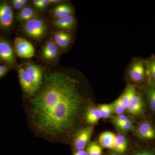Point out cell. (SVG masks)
<instances>
[{
  "label": "cell",
  "instance_id": "cell-14",
  "mask_svg": "<svg viewBox=\"0 0 155 155\" xmlns=\"http://www.w3.org/2000/svg\"><path fill=\"white\" fill-rule=\"evenodd\" d=\"M58 54V46L54 41L49 40L46 43L42 50L43 57L47 60H54L57 58Z\"/></svg>",
  "mask_w": 155,
  "mask_h": 155
},
{
  "label": "cell",
  "instance_id": "cell-16",
  "mask_svg": "<svg viewBox=\"0 0 155 155\" xmlns=\"http://www.w3.org/2000/svg\"><path fill=\"white\" fill-rule=\"evenodd\" d=\"M54 25L61 29L69 30L74 28L75 24V19L73 15L57 19L53 22Z\"/></svg>",
  "mask_w": 155,
  "mask_h": 155
},
{
  "label": "cell",
  "instance_id": "cell-5",
  "mask_svg": "<svg viewBox=\"0 0 155 155\" xmlns=\"http://www.w3.org/2000/svg\"><path fill=\"white\" fill-rule=\"evenodd\" d=\"M145 103L142 91L136 90L135 93L127 106V110L129 114L134 116H141L145 112Z\"/></svg>",
  "mask_w": 155,
  "mask_h": 155
},
{
  "label": "cell",
  "instance_id": "cell-24",
  "mask_svg": "<svg viewBox=\"0 0 155 155\" xmlns=\"http://www.w3.org/2000/svg\"><path fill=\"white\" fill-rule=\"evenodd\" d=\"M87 151L88 155H102V149L98 143L92 142L89 144Z\"/></svg>",
  "mask_w": 155,
  "mask_h": 155
},
{
  "label": "cell",
  "instance_id": "cell-9",
  "mask_svg": "<svg viewBox=\"0 0 155 155\" xmlns=\"http://www.w3.org/2000/svg\"><path fill=\"white\" fill-rule=\"evenodd\" d=\"M145 105L151 114L155 115V85L148 84L141 90Z\"/></svg>",
  "mask_w": 155,
  "mask_h": 155
},
{
  "label": "cell",
  "instance_id": "cell-11",
  "mask_svg": "<svg viewBox=\"0 0 155 155\" xmlns=\"http://www.w3.org/2000/svg\"><path fill=\"white\" fill-rule=\"evenodd\" d=\"M0 58L10 65L15 63V58L13 49L8 41L0 40Z\"/></svg>",
  "mask_w": 155,
  "mask_h": 155
},
{
  "label": "cell",
  "instance_id": "cell-3",
  "mask_svg": "<svg viewBox=\"0 0 155 155\" xmlns=\"http://www.w3.org/2000/svg\"><path fill=\"white\" fill-rule=\"evenodd\" d=\"M135 135L147 142H155V125L149 119H143L139 122L134 129Z\"/></svg>",
  "mask_w": 155,
  "mask_h": 155
},
{
  "label": "cell",
  "instance_id": "cell-7",
  "mask_svg": "<svg viewBox=\"0 0 155 155\" xmlns=\"http://www.w3.org/2000/svg\"><path fill=\"white\" fill-rule=\"evenodd\" d=\"M14 20V13L11 6L7 2L0 4V26L4 28L11 27Z\"/></svg>",
  "mask_w": 155,
  "mask_h": 155
},
{
  "label": "cell",
  "instance_id": "cell-29",
  "mask_svg": "<svg viewBox=\"0 0 155 155\" xmlns=\"http://www.w3.org/2000/svg\"><path fill=\"white\" fill-rule=\"evenodd\" d=\"M8 71V69L7 67L5 66L0 65V78L5 75Z\"/></svg>",
  "mask_w": 155,
  "mask_h": 155
},
{
  "label": "cell",
  "instance_id": "cell-28",
  "mask_svg": "<svg viewBox=\"0 0 155 155\" xmlns=\"http://www.w3.org/2000/svg\"><path fill=\"white\" fill-rule=\"evenodd\" d=\"M27 2V0H13L12 3L14 8L19 9L23 8Z\"/></svg>",
  "mask_w": 155,
  "mask_h": 155
},
{
  "label": "cell",
  "instance_id": "cell-31",
  "mask_svg": "<svg viewBox=\"0 0 155 155\" xmlns=\"http://www.w3.org/2000/svg\"><path fill=\"white\" fill-rule=\"evenodd\" d=\"M73 155H88V153L87 150L84 149L76 151Z\"/></svg>",
  "mask_w": 155,
  "mask_h": 155
},
{
  "label": "cell",
  "instance_id": "cell-22",
  "mask_svg": "<svg viewBox=\"0 0 155 155\" xmlns=\"http://www.w3.org/2000/svg\"><path fill=\"white\" fill-rule=\"evenodd\" d=\"M127 143L126 137L122 134L116 136L114 150L116 152L123 153L126 151Z\"/></svg>",
  "mask_w": 155,
  "mask_h": 155
},
{
  "label": "cell",
  "instance_id": "cell-20",
  "mask_svg": "<svg viewBox=\"0 0 155 155\" xmlns=\"http://www.w3.org/2000/svg\"><path fill=\"white\" fill-rule=\"evenodd\" d=\"M36 11L31 7H26L23 8L17 14V18L20 21L26 22L31 19L35 18Z\"/></svg>",
  "mask_w": 155,
  "mask_h": 155
},
{
  "label": "cell",
  "instance_id": "cell-35",
  "mask_svg": "<svg viewBox=\"0 0 155 155\" xmlns=\"http://www.w3.org/2000/svg\"></svg>",
  "mask_w": 155,
  "mask_h": 155
},
{
  "label": "cell",
  "instance_id": "cell-30",
  "mask_svg": "<svg viewBox=\"0 0 155 155\" xmlns=\"http://www.w3.org/2000/svg\"><path fill=\"white\" fill-rule=\"evenodd\" d=\"M50 3L48 2V0H41V3L39 9L45 8L48 6Z\"/></svg>",
  "mask_w": 155,
  "mask_h": 155
},
{
  "label": "cell",
  "instance_id": "cell-10",
  "mask_svg": "<svg viewBox=\"0 0 155 155\" xmlns=\"http://www.w3.org/2000/svg\"><path fill=\"white\" fill-rule=\"evenodd\" d=\"M32 81L36 91L39 88L42 82V72L40 68L35 64L28 63L25 67Z\"/></svg>",
  "mask_w": 155,
  "mask_h": 155
},
{
  "label": "cell",
  "instance_id": "cell-32",
  "mask_svg": "<svg viewBox=\"0 0 155 155\" xmlns=\"http://www.w3.org/2000/svg\"><path fill=\"white\" fill-rule=\"evenodd\" d=\"M41 2V0H34L33 2H32V3H33L34 5L37 8L39 9Z\"/></svg>",
  "mask_w": 155,
  "mask_h": 155
},
{
  "label": "cell",
  "instance_id": "cell-4",
  "mask_svg": "<svg viewBox=\"0 0 155 155\" xmlns=\"http://www.w3.org/2000/svg\"><path fill=\"white\" fill-rule=\"evenodd\" d=\"M23 27L27 35L37 40L42 38L46 33L45 23L42 19L36 17L25 22Z\"/></svg>",
  "mask_w": 155,
  "mask_h": 155
},
{
  "label": "cell",
  "instance_id": "cell-2",
  "mask_svg": "<svg viewBox=\"0 0 155 155\" xmlns=\"http://www.w3.org/2000/svg\"><path fill=\"white\" fill-rule=\"evenodd\" d=\"M126 72L129 80L138 85L140 89L148 84L147 58L134 57L127 66Z\"/></svg>",
  "mask_w": 155,
  "mask_h": 155
},
{
  "label": "cell",
  "instance_id": "cell-25",
  "mask_svg": "<svg viewBox=\"0 0 155 155\" xmlns=\"http://www.w3.org/2000/svg\"><path fill=\"white\" fill-rule=\"evenodd\" d=\"M111 105L114 109V113H115L116 115L118 116L123 115L125 110L122 105L121 97L118 98L115 101L111 104Z\"/></svg>",
  "mask_w": 155,
  "mask_h": 155
},
{
  "label": "cell",
  "instance_id": "cell-17",
  "mask_svg": "<svg viewBox=\"0 0 155 155\" xmlns=\"http://www.w3.org/2000/svg\"><path fill=\"white\" fill-rule=\"evenodd\" d=\"M74 12V10L71 6L68 4H62L58 5L53 9L52 14L57 19H59L73 15Z\"/></svg>",
  "mask_w": 155,
  "mask_h": 155
},
{
  "label": "cell",
  "instance_id": "cell-33",
  "mask_svg": "<svg viewBox=\"0 0 155 155\" xmlns=\"http://www.w3.org/2000/svg\"><path fill=\"white\" fill-rule=\"evenodd\" d=\"M48 1L50 3H53V4L58 3L60 2L59 0H48Z\"/></svg>",
  "mask_w": 155,
  "mask_h": 155
},
{
  "label": "cell",
  "instance_id": "cell-23",
  "mask_svg": "<svg viewBox=\"0 0 155 155\" xmlns=\"http://www.w3.org/2000/svg\"><path fill=\"white\" fill-rule=\"evenodd\" d=\"M97 108L102 118H109L114 114V109L111 104L100 105Z\"/></svg>",
  "mask_w": 155,
  "mask_h": 155
},
{
  "label": "cell",
  "instance_id": "cell-26",
  "mask_svg": "<svg viewBox=\"0 0 155 155\" xmlns=\"http://www.w3.org/2000/svg\"><path fill=\"white\" fill-rule=\"evenodd\" d=\"M133 155H155V146L143 147L138 150Z\"/></svg>",
  "mask_w": 155,
  "mask_h": 155
},
{
  "label": "cell",
  "instance_id": "cell-19",
  "mask_svg": "<svg viewBox=\"0 0 155 155\" xmlns=\"http://www.w3.org/2000/svg\"><path fill=\"white\" fill-rule=\"evenodd\" d=\"M136 87L131 84H128L123 94L121 96L122 105L126 110L129 103L135 93Z\"/></svg>",
  "mask_w": 155,
  "mask_h": 155
},
{
  "label": "cell",
  "instance_id": "cell-15",
  "mask_svg": "<svg viewBox=\"0 0 155 155\" xmlns=\"http://www.w3.org/2000/svg\"><path fill=\"white\" fill-rule=\"evenodd\" d=\"M116 136L110 131H105L100 135L99 141L101 146L106 148L114 149Z\"/></svg>",
  "mask_w": 155,
  "mask_h": 155
},
{
  "label": "cell",
  "instance_id": "cell-13",
  "mask_svg": "<svg viewBox=\"0 0 155 155\" xmlns=\"http://www.w3.org/2000/svg\"><path fill=\"white\" fill-rule=\"evenodd\" d=\"M72 35L68 31H61L55 32L54 35V41L58 46L65 49L72 43Z\"/></svg>",
  "mask_w": 155,
  "mask_h": 155
},
{
  "label": "cell",
  "instance_id": "cell-6",
  "mask_svg": "<svg viewBox=\"0 0 155 155\" xmlns=\"http://www.w3.org/2000/svg\"><path fill=\"white\" fill-rule=\"evenodd\" d=\"M14 46L16 54L20 58L28 59L34 55L35 51L33 46L25 39L21 37L15 38Z\"/></svg>",
  "mask_w": 155,
  "mask_h": 155
},
{
  "label": "cell",
  "instance_id": "cell-27",
  "mask_svg": "<svg viewBox=\"0 0 155 155\" xmlns=\"http://www.w3.org/2000/svg\"><path fill=\"white\" fill-rule=\"evenodd\" d=\"M129 119H130V118L127 116L124 115H121L113 117L112 120L115 125H117L124 123Z\"/></svg>",
  "mask_w": 155,
  "mask_h": 155
},
{
  "label": "cell",
  "instance_id": "cell-34",
  "mask_svg": "<svg viewBox=\"0 0 155 155\" xmlns=\"http://www.w3.org/2000/svg\"></svg>",
  "mask_w": 155,
  "mask_h": 155
},
{
  "label": "cell",
  "instance_id": "cell-18",
  "mask_svg": "<svg viewBox=\"0 0 155 155\" xmlns=\"http://www.w3.org/2000/svg\"><path fill=\"white\" fill-rule=\"evenodd\" d=\"M147 72L148 77V84L155 85V55L152 54L147 58Z\"/></svg>",
  "mask_w": 155,
  "mask_h": 155
},
{
  "label": "cell",
  "instance_id": "cell-12",
  "mask_svg": "<svg viewBox=\"0 0 155 155\" xmlns=\"http://www.w3.org/2000/svg\"><path fill=\"white\" fill-rule=\"evenodd\" d=\"M20 84L23 90L29 94H33L35 91L28 72L25 68L20 67L18 70Z\"/></svg>",
  "mask_w": 155,
  "mask_h": 155
},
{
  "label": "cell",
  "instance_id": "cell-1",
  "mask_svg": "<svg viewBox=\"0 0 155 155\" xmlns=\"http://www.w3.org/2000/svg\"><path fill=\"white\" fill-rule=\"evenodd\" d=\"M79 85V81L68 73L55 72L46 76L32 102L33 116L42 130L55 134L73 127L83 104Z\"/></svg>",
  "mask_w": 155,
  "mask_h": 155
},
{
  "label": "cell",
  "instance_id": "cell-8",
  "mask_svg": "<svg viewBox=\"0 0 155 155\" xmlns=\"http://www.w3.org/2000/svg\"><path fill=\"white\" fill-rule=\"evenodd\" d=\"M93 128L87 127L80 130L76 135L74 142V147L77 150L84 149L91 138Z\"/></svg>",
  "mask_w": 155,
  "mask_h": 155
},
{
  "label": "cell",
  "instance_id": "cell-21",
  "mask_svg": "<svg viewBox=\"0 0 155 155\" xmlns=\"http://www.w3.org/2000/svg\"><path fill=\"white\" fill-rule=\"evenodd\" d=\"M85 117L87 122L90 125L96 124L102 118L97 107L89 108L87 111Z\"/></svg>",
  "mask_w": 155,
  "mask_h": 155
}]
</instances>
